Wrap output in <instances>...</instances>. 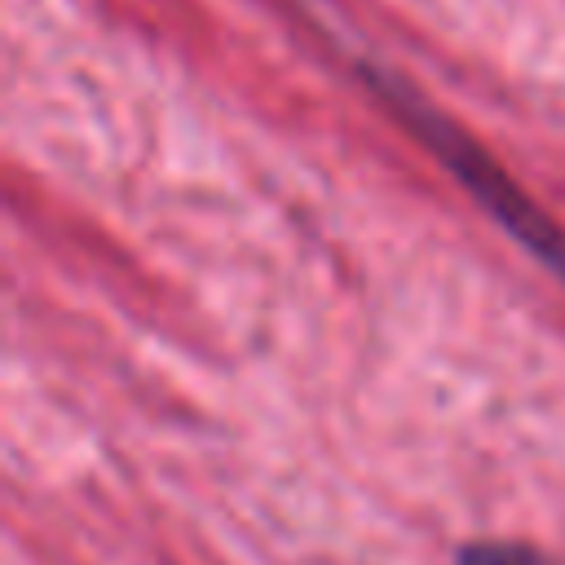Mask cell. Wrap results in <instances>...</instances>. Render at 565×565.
<instances>
[{
    "mask_svg": "<svg viewBox=\"0 0 565 565\" xmlns=\"http://www.w3.org/2000/svg\"><path fill=\"white\" fill-rule=\"evenodd\" d=\"M362 75L371 79V88L406 119V128L455 172V181L525 247V252H534L561 282H565V230L459 128V124H450L446 115H437L424 97H415L393 71H380V66H366L362 62Z\"/></svg>",
    "mask_w": 565,
    "mask_h": 565,
    "instance_id": "1",
    "label": "cell"
},
{
    "mask_svg": "<svg viewBox=\"0 0 565 565\" xmlns=\"http://www.w3.org/2000/svg\"><path fill=\"white\" fill-rule=\"evenodd\" d=\"M455 565H556L552 556H543L539 547H525V543H508V539H477V543H463Z\"/></svg>",
    "mask_w": 565,
    "mask_h": 565,
    "instance_id": "2",
    "label": "cell"
}]
</instances>
